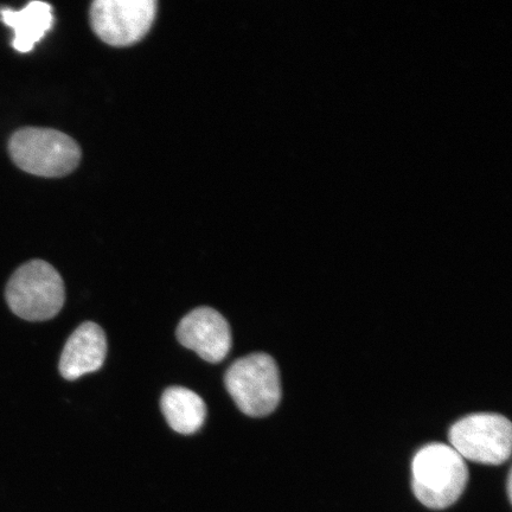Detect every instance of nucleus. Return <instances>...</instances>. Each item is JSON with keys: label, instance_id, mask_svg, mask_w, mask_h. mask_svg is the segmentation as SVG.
<instances>
[{"label": "nucleus", "instance_id": "nucleus-1", "mask_svg": "<svg viewBox=\"0 0 512 512\" xmlns=\"http://www.w3.org/2000/svg\"><path fill=\"white\" fill-rule=\"evenodd\" d=\"M412 489L425 507L443 510L456 503L466 488L465 460L446 444H430L415 454Z\"/></svg>", "mask_w": 512, "mask_h": 512}, {"label": "nucleus", "instance_id": "nucleus-2", "mask_svg": "<svg viewBox=\"0 0 512 512\" xmlns=\"http://www.w3.org/2000/svg\"><path fill=\"white\" fill-rule=\"evenodd\" d=\"M12 160L28 174L63 177L73 172L81 160V149L66 133L51 128L25 127L11 137Z\"/></svg>", "mask_w": 512, "mask_h": 512}, {"label": "nucleus", "instance_id": "nucleus-3", "mask_svg": "<svg viewBox=\"0 0 512 512\" xmlns=\"http://www.w3.org/2000/svg\"><path fill=\"white\" fill-rule=\"evenodd\" d=\"M6 302L19 318L43 322L57 316L66 300L63 279L53 266L32 260L12 274L5 292Z\"/></svg>", "mask_w": 512, "mask_h": 512}, {"label": "nucleus", "instance_id": "nucleus-4", "mask_svg": "<svg viewBox=\"0 0 512 512\" xmlns=\"http://www.w3.org/2000/svg\"><path fill=\"white\" fill-rule=\"evenodd\" d=\"M224 382L236 406L252 418L270 415L281 400L279 369L270 355L240 358L229 367Z\"/></svg>", "mask_w": 512, "mask_h": 512}, {"label": "nucleus", "instance_id": "nucleus-5", "mask_svg": "<svg viewBox=\"0 0 512 512\" xmlns=\"http://www.w3.org/2000/svg\"><path fill=\"white\" fill-rule=\"evenodd\" d=\"M451 447L464 460L484 465H502L511 456L512 425L495 413L465 416L448 433Z\"/></svg>", "mask_w": 512, "mask_h": 512}, {"label": "nucleus", "instance_id": "nucleus-6", "mask_svg": "<svg viewBox=\"0 0 512 512\" xmlns=\"http://www.w3.org/2000/svg\"><path fill=\"white\" fill-rule=\"evenodd\" d=\"M156 14L155 0H96L89 11L95 34L114 47L143 40Z\"/></svg>", "mask_w": 512, "mask_h": 512}, {"label": "nucleus", "instance_id": "nucleus-7", "mask_svg": "<svg viewBox=\"0 0 512 512\" xmlns=\"http://www.w3.org/2000/svg\"><path fill=\"white\" fill-rule=\"evenodd\" d=\"M178 342L209 363H220L232 348V331L227 319L211 307L188 313L177 328Z\"/></svg>", "mask_w": 512, "mask_h": 512}, {"label": "nucleus", "instance_id": "nucleus-8", "mask_svg": "<svg viewBox=\"0 0 512 512\" xmlns=\"http://www.w3.org/2000/svg\"><path fill=\"white\" fill-rule=\"evenodd\" d=\"M106 355L107 339L104 330L98 324L83 323L64 345L60 373L68 381L78 380L104 366Z\"/></svg>", "mask_w": 512, "mask_h": 512}, {"label": "nucleus", "instance_id": "nucleus-9", "mask_svg": "<svg viewBox=\"0 0 512 512\" xmlns=\"http://www.w3.org/2000/svg\"><path fill=\"white\" fill-rule=\"evenodd\" d=\"M2 21L15 31L12 46L19 53H30L53 27V9L48 3L31 2L21 10H0Z\"/></svg>", "mask_w": 512, "mask_h": 512}, {"label": "nucleus", "instance_id": "nucleus-10", "mask_svg": "<svg viewBox=\"0 0 512 512\" xmlns=\"http://www.w3.org/2000/svg\"><path fill=\"white\" fill-rule=\"evenodd\" d=\"M168 424L177 433L189 435L200 431L207 418V406L200 395L184 387L165 390L160 400Z\"/></svg>", "mask_w": 512, "mask_h": 512}, {"label": "nucleus", "instance_id": "nucleus-11", "mask_svg": "<svg viewBox=\"0 0 512 512\" xmlns=\"http://www.w3.org/2000/svg\"><path fill=\"white\" fill-rule=\"evenodd\" d=\"M511 473L508 477V497H509V501L511 502V494H512V491H511Z\"/></svg>", "mask_w": 512, "mask_h": 512}]
</instances>
